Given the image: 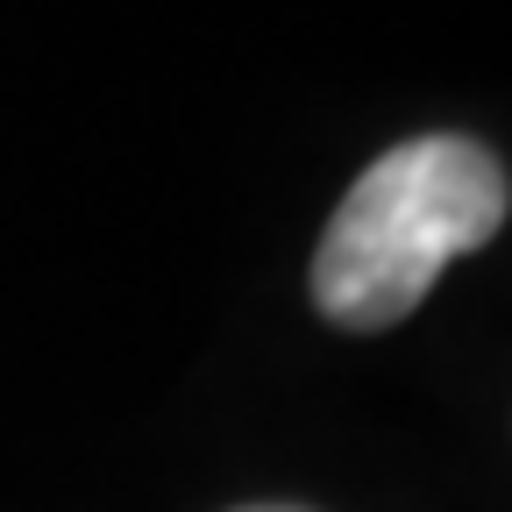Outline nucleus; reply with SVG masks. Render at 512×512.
Here are the masks:
<instances>
[{
	"label": "nucleus",
	"instance_id": "obj_1",
	"mask_svg": "<svg viewBox=\"0 0 512 512\" xmlns=\"http://www.w3.org/2000/svg\"><path fill=\"white\" fill-rule=\"evenodd\" d=\"M505 228V164L470 136H413L384 150L335 207L313 249V306L335 328L377 335L427 285Z\"/></svg>",
	"mask_w": 512,
	"mask_h": 512
},
{
	"label": "nucleus",
	"instance_id": "obj_2",
	"mask_svg": "<svg viewBox=\"0 0 512 512\" xmlns=\"http://www.w3.org/2000/svg\"><path fill=\"white\" fill-rule=\"evenodd\" d=\"M249 512H292V505H249Z\"/></svg>",
	"mask_w": 512,
	"mask_h": 512
}]
</instances>
